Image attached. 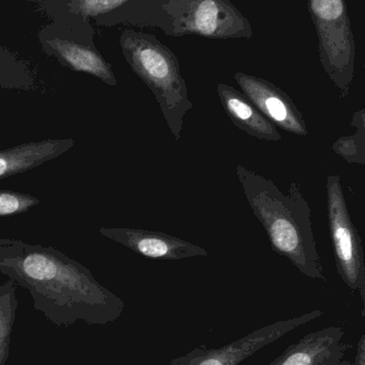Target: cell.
<instances>
[{
  "label": "cell",
  "mask_w": 365,
  "mask_h": 365,
  "mask_svg": "<svg viewBox=\"0 0 365 365\" xmlns=\"http://www.w3.org/2000/svg\"><path fill=\"white\" fill-rule=\"evenodd\" d=\"M0 272L27 289L34 308L59 327L106 325L125 307L87 267L53 247L0 237Z\"/></svg>",
  "instance_id": "6da1fadb"
},
{
  "label": "cell",
  "mask_w": 365,
  "mask_h": 365,
  "mask_svg": "<svg viewBox=\"0 0 365 365\" xmlns=\"http://www.w3.org/2000/svg\"><path fill=\"white\" fill-rule=\"evenodd\" d=\"M236 175L253 214L262 223L272 250L289 259L304 276L326 281L311 222V208L300 185L285 195L272 180L242 165Z\"/></svg>",
  "instance_id": "7a4b0ae2"
},
{
  "label": "cell",
  "mask_w": 365,
  "mask_h": 365,
  "mask_svg": "<svg viewBox=\"0 0 365 365\" xmlns=\"http://www.w3.org/2000/svg\"><path fill=\"white\" fill-rule=\"evenodd\" d=\"M94 21L105 27L155 28L175 38L248 40L253 36L250 21L230 0H128Z\"/></svg>",
  "instance_id": "3957f363"
},
{
  "label": "cell",
  "mask_w": 365,
  "mask_h": 365,
  "mask_svg": "<svg viewBox=\"0 0 365 365\" xmlns=\"http://www.w3.org/2000/svg\"><path fill=\"white\" fill-rule=\"evenodd\" d=\"M122 53L133 72L153 92L171 134L181 139L184 117L192 108L175 53L153 34L124 29Z\"/></svg>",
  "instance_id": "277c9868"
},
{
  "label": "cell",
  "mask_w": 365,
  "mask_h": 365,
  "mask_svg": "<svg viewBox=\"0 0 365 365\" xmlns=\"http://www.w3.org/2000/svg\"><path fill=\"white\" fill-rule=\"evenodd\" d=\"M322 66L345 98L355 75L356 43L345 0H308Z\"/></svg>",
  "instance_id": "5b68a950"
},
{
  "label": "cell",
  "mask_w": 365,
  "mask_h": 365,
  "mask_svg": "<svg viewBox=\"0 0 365 365\" xmlns=\"http://www.w3.org/2000/svg\"><path fill=\"white\" fill-rule=\"evenodd\" d=\"M328 223L336 269L351 291H365L364 251L357 227L351 221L340 175L327 178Z\"/></svg>",
  "instance_id": "8992f818"
},
{
  "label": "cell",
  "mask_w": 365,
  "mask_h": 365,
  "mask_svg": "<svg viewBox=\"0 0 365 365\" xmlns=\"http://www.w3.org/2000/svg\"><path fill=\"white\" fill-rule=\"evenodd\" d=\"M323 317L319 310L300 315L287 321L265 326L247 334L240 340L214 351L195 349L189 355L173 360L171 365H238L263 347L276 342L289 332Z\"/></svg>",
  "instance_id": "52a82bcc"
},
{
  "label": "cell",
  "mask_w": 365,
  "mask_h": 365,
  "mask_svg": "<svg viewBox=\"0 0 365 365\" xmlns=\"http://www.w3.org/2000/svg\"><path fill=\"white\" fill-rule=\"evenodd\" d=\"M242 93L274 125L297 136H307L308 128L302 111L280 88L255 75L238 72L234 75Z\"/></svg>",
  "instance_id": "ba28073f"
},
{
  "label": "cell",
  "mask_w": 365,
  "mask_h": 365,
  "mask_svg": "<svg viewBox=\"0 0 365 365\" xmlns=\"http://www.w3.org/2000/svg\"><path fill=\"white\" fill-rule=\"evenodd\" d=\"M98 233L113 242L123 245L133 252L150 259L173 261L208 255V251L202 247L160 231L133 227H101Z\"/></svg>",
  "instance_id": "9c48e42d"
},
{
  "label": "cell",
  "mask_w": 365,
  "mask_h": 365,
  "mask_svg": "<svg viewBox=\"0 0 365 365\" xmlns=\"http://www.w3.org/2000/svg\"><path fill=\"white\" fill-rule=\"evenodd\" d=\"M344 330L327 327L311 332L287 347L268 365H344Z\"/></svg>",
  "instance_id": "30bf717a"
},
{
  "label": "cell",
  "mask_w": 365,
  "mask_h": 365,
  "mask_svg": "<svg viewBox=\"0 0 365 365\" xmlns=\"http://www.w3.org/2000/svg\"><path fill=\"white\" fill-rule=\"evenodd\" d=\"M75 145L72 138L29 141L0 150V181L23 175L56 160Z\"/></svg>",
  "instance_id": "8fae6325"
},
{
  "label": "cell",
  "mask_w": 365,
  "mask_h": 365,
  "mask_svg": "<svg viewBox=\"0 0 365 365\" xmlns=\"http://www.w3.org/2000/svg\"><path fill=\"white\" fill-rule=\"evenodd\" d=\"M217 94L232 123L251 137L265 141L282 139L277 126L252 102L232 86L219 83Z\"/></svg>",
  "instance_id": "7c38bea8"
},
{
  "label": "cell",
  "mask_w": 365,
  "mask_h": 365,
  "mask_svg": "<svg viewBox=\"0 0 365 365\" xmlns=\"http://www.w3.org/2000/svg\"><path fill=\"white\" fill-rule=\"evenodd\" d=\"M49 44L60 59L73 71L92 75L111 87L117 86V77L113 66L101 55L94 44L70 38H56Z\"/></svg>",
  "instance_id": "4fadbf2b"
},
{
  "label": "cell",
  "mask_w": 365,
  "mask_h": 365,
  "mask_svg": "<svg viewBox=\"0 0 365 365\" xmlns=\"http://www.w3.org/2000/svg\"><path fill=\"white\" fill-rule=\"evenodd\" d=\"M17 307L16 284L8 279L0 285V365H6L9 358Z\"/></svg>",
  "instance_id": "5bb4252c"
},
{
  "label": "cell",
  "mask_w": 365,
  "mask_h": 365,
  "mask_svg": "<svg viewBox=\"0 0 365 365\" xmlns=\"http://www.w3.org/2000/svg\"><path fill=\"white\" fill-rule=\"evenodd\" d=\"M349 125L355 133L340 137L332 145L331 151L349 164L365 165V107L354 113Z\"/></svg>",
  "instance_id": "9a60e30c"
},
{
  "label": "cell",
  "mask_w": 365,
  "mask_h": 365,
  "mask_svg": "<svg viewBox=\"0 0 365 365\" xmlns=\"http://www.w3.org/2000/svg\"><path fill=\"white\" fill-rule=\"evenodd\" d=\"M128 0H68V11L75 21L87 29L90 36H93V30L90 25V19L108 14L117 10Z\"/></svg>",
  "instance_id": "2e32d148"
},
{
  "label": "cell",
  "mask_w": 365,
  "mask_h": 365,
  "mask_svg": "<svg viewBox=\"0 0 365 365\" xmlns=\"http://www.w3.org/2000/svg\"><path fill=\"white\" fill-rule=\"evenodd\" d=\"M41 203L29 193L15 190H0V217L24 214Z\"/></svg>",
  "instance_id": "e0dca14e"
},
{
  "label": "cell",
  "mask_w": 365,
  "mask_h": 365,
  "mask_svg": "<svg viewBox=\"0 0 365 365\" xmlns=\"http://www.w3.org/2000/svg\"><path fill=\"white\" fill-rule=\"evenodd\" d=\"M353 365H365V334L360 339Z\"/></svg>",
  "instance_id": "ac0fdd59"
},
{
  "label": "cell",
  "mask_w": 365,
  "mask_h": 365,
  "mask_svg": "<svg viewBox=\"0 0 365 365\" xmlns=\"http://www.w3.org/2000/svg\"><path fill=\"white\" fill-rule=\"evenodd\" d=\"M361 298H362V302H364V308H362V317H364L365 319V291H364V296H362Z\"/></svg>",
  "instance_id": "d6986e66"
},
{
  "label": "cell",
  "mask_w": 365,
  "mask_h": 365,
  "mask_svg": "<svg viewBox=\"0 0 365 365\" xmlns=\"http://www.w3.org/2000/svg\"><path fill=\"white\" fill-rule=\"evenodd\" d=\"M344 365H351V364H349V361H347V360H345V364Z\"/></svg>",
  "instance_id": "ffe728a7"
}]
</instances>
